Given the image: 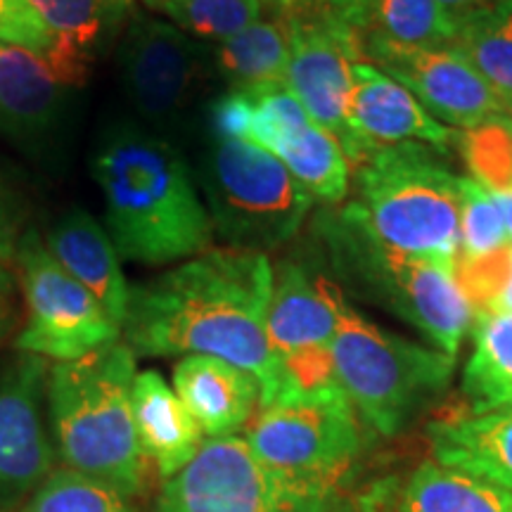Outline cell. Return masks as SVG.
<instances>
[{
    "label": "cell",
    "instance_id": "cb8c5ba5",
    "mask_svg": "<svg viewBox=\"0 0 512 512\" xmlns=\"http://www.w3.org/2000/svg\"><path fill=\"white\" fill-rule=\"evenodd\" d=\"M475 347L463 370L467 413L512 408V309L475 318Z\"/></svg>",
    "mask_w": 512,
    "mask_h": 512
},
{
    "label": "cell",
    "instance_id": "f1b7e54d",
    "mask_svg": "<svg viewBox=\"0 0 512 512\" xmlns=\"http://www.w3.org/2000/svg\"><path fill=\"white\" fill-rule=\"evenodd\" d=\"M280 0H162L164 12L183 34L200 41H228L278 12Z\"/></svg>",
    "mask_w": 512,
    "mask_h": 512
},
{
    "label": "cell",
    "instance_id": "e0dca14e",
    "mask_svg": "<svg viewBox=\"0 0 512 512\" xmlns=\"http://www.w3.org/2000/svg\"><path fill=\"white\" fill-rule=\"evenodd\" d=\"M29 5L53 36L46 60L67 86L86 79L88 67L133 15L131 0H29Z\"/></svg>",
    "mask_w": 512,
    "mask_h": 512
},
{
    "label": "cell",
    "instance_id": "ffe728a7",
    "mask_svg": "<svg viewBox=\"0 0 512 512\" xmlns=\"http://www.w3.org/2000/svg\"><path fill=\"white\" fill-rule=\"evenodd\" d=\"M46 247L57 264L79 280L121 328L131 287L126 283L119 254L107 230L88 211L69 209L48 230Z\"/></svg>",
    "mask_w": 512,
    "mask_h": 512
},
{
    "label": "cell",
    "instance_id": "4dcf8cb0",
    "mask_svg": "<svg viewBox=\"0 0 512 512\" xmlns=\"http://www.w3.org/2000/svg\"><path fill=\"white\" fill-rule=\"evenodd\" d=\"M472 178L491 195H512V119L494 117L456 136Z\"/></svg>",
    "mask_w": 512,
    "mask_h": 512
},
{
    "label": "cell",
    "instance_id": "6da1fadb",
    "mask_svg": "<svg viewBox=\"0 0 512 512\" xmlns=\"http://www.w3.org/2000/svg\"><path fill=\"white\" fill-rule=\"evenodd\" d=\"M273 266L264 252L219 247L131 287L121 335L140 356H216L259 382V408L285 394L268 342Z\"/></svg>",
    "mask_w": 512,
    "mask_h": 512
},
{
    "label": "cell",
    "instance_id": "ac0fdd59",
    "mask_svg": "<svg viewBox=\"0 0 512 512\" xmlns=\"http://www.w3.org/2000/svg\"><path fill=\"white\" fill-rule=\"evenodd\" d=\"M67 88L46 57L0 41V136L22 145L48 138Z\"/></svg>",
    "mask_w": 512,
    "mask_h": 512
},
{
    "label": "cell",
    "instance_id": "9c48e42d",
    "mask_svg": "<svg viewBox=\"0 0 512 512\" xmlns=\"http://www.w3.org/2000/svg\"><path fill=\"white\" fill-rule=\"evenodd\" d=\"M245 439L254 456L275 472L344 486L361 456L363 432L354 403L339 384H330L259 408Z\"/></svg>",
    "mask_w": 512,
    "mask_h": 512
},
{
    "label": "cell",
    "instance_id": "5b68a950",
    "mask_svg": "<svg viewBox=\"0 0 512 512\" xmlns=\"http://www.w3.org/2000/svg\"><path fill=\"white\" fill-rule=\"evenodd\" d=\"M458 178L430 147L384 145L356 164V188L342 214L370 238L411 254L456 259Z\"/></svg>",
    "mask_w": 512,
    "mask_h": 512
},
{
    "label": "cell",
    "instance_id": "d4e9b609",
    "mask_svg": "<svg viewBox=\"0 0 512 512\" xmlns=\"http://www.w3.org/2000/svg\"><path fill=\"white\" fill-rule=\"evenodd\" d=\"M396 512H512V491L427 460L413 472Z\"/></svg>",
    "mask_w": 512,
    "mask_h": 512
},
{
    "label": "cell",
    "instance_id": "8992f818",
    "mask_svg": "<svg viewBox=\"0 0 512 512\" xmlns=\"http://www.w3.org/2000/svg\"><path fill=\"white\" fill-rule=\"evenodd\" d=\"M332 368L358 418L392 437L422 403L444 392L456 358L380 328L344 299L332 339Z\"/></svg>",
    "mask_w": 512,
    "mask_h": 512
},
{
    "label": "cell",
    "instance_id": "5bb4252c",
    "mask_svg": "<svg viewBox=\"0 0 512 512\" xmlns=\"http://www.w3.org/2000/svg\"><path fill=\"white\" fill-rule=\"evenodd\" d=\"M363 60L373 62L411 91L422 107L444 126L467 131L501 117L505 100L456 46L403 48L361 38Z\"/></svg>",
    "mask_w": 512,
    "mask_h": 512
},
{
    "label": "cell",
    "instance_id": "7c38bea8",
    "mask_svg": "<svg viewBox=\"0 0 512 512\" xmlns=\"http://www.w3.org/2000/svg\"><path fill=\"white\" fill-rule=\"evenodd\" d=\"M342 304V290L304 261L287 259L273 268L266 328L285 373L287 387L280 399L339 384L332 368V339Z\"/></svg>",
    "mask_w": 512,
    "mask_h": 512
},
{
    "label": "cell",
    "instance_id": "f35d334b",
    "mask_svg": "<svg viewBox=\"0 0 512 512\" xmlns=\"http://www.w3.org/2000/svg\"><path fill=\"white\" fill-rule=\"evenodd\" d=\"M503 309H512V273H510L508 290H505V294H503V304H501V309H498V311H503Z\"/></svg>",
    "mask_w": 512,
    "mask_h": 512
},
{
    "label": "cell",
    "instance_id": "603a6c76",
    "mask_svg": "<svg viewBox=\"0 0 512 512\" xmlns=\"http://www.w3.org/2000/svg\"><path fill=\"white\" fill-rule=\"evenodd\" d=\"M290 62V38L280 12L261 19L214 46V67L230 91L256 93L285 83Z\"/></svg>",
    "mask_w": 512,
    "mask_h": 512
},
{
    "label": "cell",
    "instance_id": "4fadbf2b",
    "mask_svg": "<svg viewBox=\"0 0 512 512\" xmlns=\"http://www.w3.org/2000/svg\"><path fill=\"white\" fill-rule=\"evenodd\" d=\"M121 86L150 131L169 128L188 110L200 76V50L174 24L131 15L117 46Z\"/></svg>",
    "mask_w": 512,
    "mask_h": 512
},
{
    "label": "cell",
    "instance_id": "83f0119b",
    "mask_svg": "<svg viewBox=\"0 0 512 512\" xmlns=\"http://www.w3.org/2000/svg\"><path fill=\"white\" fill-rule=\"evenodd\" d=\"M458 22L437 0H373L361 38L403 48L453 46Z\"/></svg>",
    "mask_w": 512,
    "mask_h": 512
},
{
    "label": "cell",
    "instance_id": "2e32d148",
    "mask_svg": "<svg viewBox=\"0 0 512 512\" xmlns=\"http://www.w3.org/2000/svg\"><path fill=\"white\" fill-rule=\"evenodd\" d=\"M347 121L358 152L354 166L377 147L425 143L446 150L458 136L434 119L406 86L368 60H358L351 67Z\"/></svg>",
    "mask_w": 512,
    "mask_h": 512
},
{
    "label": "cell",
    "instance_id": "8fae6325",
    "mask_svg": "<svg viewBox=\"0 0 512 512\" xmlns=\"http://www.w3.org/2000/svg\"><path fill=\"white\" fill-rule=\"evenodd\" d=\"M15 261L27 299V325L15 342L19 351L62 363L119 342V325L79 280L57 264L34 228L19 238Z\"/></svg>",
    "mask_w": 512,
    "mask_h": 512
},
{
    "label": "cell",
    "instance_id": "3957f363",
    "mask_svg": "<svg viewBox=\"0 0 512 512\" xmlns=\"http://www.w3.org/2000/svg\"><path fill=\"white\" fill-rule=\"evenodd\" d=\"M136 354L114 342L50 370L48 415L57 456L69 470L102 479L126 496L143 489V451L133 422Z\"/></svg>",
    "mask_w": 512,
    "mask_h": 512
},
{
    "label": "cell",
    "instance_id": "1f68e13d",
    "mask_svg": "<svg viewBox=\"0 0 512 512\" xmlns=\"http://www.w3.org/2000/svg\"><path fill=\"white\" fill-rule=\"evenodd\" d=\"M460 247L456 261H475L512 245L496 197L472 176L458 178Z\"/></svg>",
    "mask_w": 512,
    "mask_h": 512
},
{
    "label": "cell",
    "instance_id": "ab89813d",
    "mask_svg": "<svg viewBox=\"0 0 512 512\" xmlns=\"http://www.w3.org/2000/svg\"><path fill=\"white\" fill-rule=\"evenodd\" d=\"M8 285H10V273L8 268L3 266V261H0V290H5Z\"/></svg>",
    "mask_w": 512,
    "mask_h": 512
},
{
    "label": "cell",
    "instance_id": "9a60e30c",
    "mask_svg": "<svg viewBox=\"0 0 512 512\" xmlns=\"http://www.w3.org/2000/svg\"><path fill=\"white\" fill-rule=\"evenodd\" d=\"M46 358L19 351L0 368V512H17L53 475V444L43 427Z\"/></svg>",
    "mask_w": 512,
    "mask_h": 512
},
{
    "label": "cell",
    "instance_id": "484cf974",
    "mask_svg": "<svg viewBox=\"0 0 512 512\" xmlns=\"http://www.w3.org/2000/svg\"><path fill=\"white\" fill-rule=\"evenodd\" d=\"M285 169L311 192V197L335 204L344 202L351 185V164L342 145L328 131L309 124L285 133L271 150Z\"/></svg>",
    "mask_w": 512,
    "mask_h": 512
},
{
    "label": "cell",
    "instance_id": "8d00e7d4",
    "mask_svg": "<svg viewBox=\"0 0 512 512\" xmlns=\"http://www.w3.org/2000/svg\"><path fill=\"white\" fill-rule=\"evenodd\" d=\"M494 197H496L498 207H501L505 228H508V235H510V242H512V195H494Z\"/></svg>",
    "mask_w": 512,
    "mask_h": 512
},
{
    "label": "cell",
    "instance_id": "74e56055",
    "mask_svg": "<svg viewBox=\"0 0 512 512\" xmlns=\"http://www.w3.org/2000/svg\"><path fill=\"white\" fill-rule=\"evenodd\" d=\"M10 330V306L5 302V294L0 290V342H3V337L8 335Z\"/></svg>",
    "mask_w": 512,
    "mask_h": 512
},
{
    "label": "cell",
    "instance_id": "277c9868",
    "mask_svg": "<svg viewBox=\"0 0 512 512\" xmlns=\"http://www.w3.org/2000/svg\"><path fill=\"white\" fill-rule=\"evenodd\" d=\"M316 235L344 285L406 320L441 354L458 356L475 311L458 283L456 259L384 245L342 211L320 216Z\"/></svg>",
    "mask_w": 512,
    "mask_h": 512
},
{
    "label": "cell",
    "instance_id": "d590c367",
    "mask_svg": "<svg viewBox=\"0 0 512 512\" xmlns=\"http://www.w3.org/2000/svg\"><path fill=\"white\" fill-rule=\"evenodd\" d=\"M437 3H439L441 8H444L453 19H460V17L470 15V12H475V10L489 8V5L505 3V0H437Z\"/></svg>",
    "mask_w": 512,
    "mask_h": 512
},
{
    "label": "cell",
    "instance_id": "7402d4cb",
    "mask_svg": "<svg viewBox=\"0 0 512 512\" xmlns=\"http://www.w3.org/2000/svg\"><path fill=\"white\" fill-rule=\"evenodd\" d=\"M427 432L434 463L512 491V408L451 415Z\"/></svg>",
    "mask_w": 512,
    "mask_h": 512
},
{
    "label": "cell",
    "instance_id": "836d02e7",
    "mask_svg": "<svg viewBox=\"0 0 512 512\" xmlns=\"http://www.w3.org/2000/svg\"><path fill=\"white\" fill-rule=\"evenodd\" d=\"M22 214H19V202L15 192L5 178L0 176V261L15 259L17 242L22 238Z\"/></svg>",
    "mask_w": 512,
    "mask_h": 512
},
{
    "label": "cell",
    "instance_id": "60d3db41",
    "mask_svg": "<svg viewBox=\"0 0 512 512\" xmlns=\"http://www.w3.org/2000/svg\"><path fill=\"white\" fill-rule=\"evenodd\" d=\"M143 3L147 5V8H152V10H155V8H157V5H159V3H162V0H143Z\"/></svg>",
    "mask_w": 512,
    "mask_h": 512
},
{
    "label": "cell",
    "instance_id": "7a4b0ae2",
    "mask_svg": "<svg viewBox=\"0 0 512 512\" xmlns=\"http://www.w3.org/2000/svg\"><path fill=\"white\" fill-rule=\"evenodd\" d=\"M105 230L121 259L164 266L207 252L214 228L181 152L136 124L110 128L93 157Z\"/></svg>",
    "mask_w": 512,
    "mask_h": 512
},
{
    "label": "cell",
    "instance_id": "d6986e66",
    "mask_svg": "<svg viewBox=\"0 0 512 512\" xmlns=\"http://www.w3.org/2000/svg\"><path fill=\"white\" fill-rule=\"evenodd\" d=\"M174 389L209 439L235 437L259 406V382L216 356H183L174 368Z\"/></svg>",
    "mask_w": 512,
    "mask_h": 512
},
{
    "label": "cell",
    "instance_id": "52a82bcc",
    "mask_svg": "<svg viewBox=\"0 0 512 512\" xmlns=\"http://www.w3.org/2000/svg\"><path fill=\"white\" fill-rule=\"evenodd\" d=\"M200 183L211 228L226 247L271 252L304 226L311 192L271 152L235 138H216L204 152Z\"/></svg>",
    "mask_w": 512,
    "mask_h": 512
},
{
    "label": "cell",
    "instance_id": "4316f807",
    "mask_svg": "<svg viewBox=\"0 0 512 512\" xmlns=\"http://www.w3.org/2000/svg\"><path fill=\"white\" fill-rule=\"evenodd\" d=\"M456 46L503 100H512V0L456 19Z\"/></svg>",
    "mask_w": 512,
    "mask_h": 512
},
{
    "label": "cell",
    "instance_id": "e575fe53",
    "mask_svg": "<svg viewBox=\"0 0 512 512\" xmlns=\"http://www.w3.org/2000/svg\"><path fill=\"white\" fill-rule=\"evenodd\" d=\"M323 3L330 5V8L335 10L337 15L349 24V27H354L358 34H361L373 0H323Z\"/></svg>",
    "mask_w": 512,
    "mask_h": 512
},
{
    "label": "cell",
    "instance_id": "d6a6232c",
    "mask_svg": "<svg viewBox=\"0 0 512 512\" xmlns=\"http://www.w3.org/2000/svg\"><path fill=\"white\" fill-rule=\"evenodd\" d=\"M0 41L46 57L53 36L29 0H0Z\"/></svg>",
    "mask_w": 512,
    "mask_h": 512
},
{
    "label": "cell",
    "instance_id": "ba28073f",
    "mask_svg": "<svg viewBox=\"0 0 512 512\" xmlns=\"http://www.w3.org/2000/svg\"><path fill=\"white\" fill-rule=\"evenodd\" d=\"M155 512H358L344 486L287 477L261 463L242 437L207 439L166 479Z\"/></svg>",
    "mask_w": 512,
    "mask_h": 512
},
{
    "label": "cell",
    "instance_id": "44dd1931",
    "mask_svg": "<svg viewBox=\"0 0 512 512\" xmlns=\"http://www.w3.org/2000/svg\"><path fill=\"white\" fill-rule=\"evenodd\" d=\"M133 422L143 458L152 460L159 475L171 479L195 458L204 444L202 430L176 389L157 370H143L133 382Z\"/></svg>",
    "mask_w": 512,
    "mask_h": 512
},
{
    "label": "cell",
    "instance_id": "30bf717a",
    "mask_svg": "<svg viewBox=\"0 0 512 512\" xmlns=\"http://www.w3.org/2000/svg\"><path fill=\"white\" fill-rule=\"evenodd\" d=\"M290 38L285 83L316 126L342 145L356 162V140L347 121L351 67L363 60L361 34L323 0H280Z\"/></svg>",
    "mask_w": 512,
    "mask_h": 512
},
{
    "label": "cell",
    "instance_id": "f546056e",
    "mask_svg": "<svg viewBox=\"0 0 512 512\" xmlns=\"http://www.w3.org/2000/svg\"><path fill=\"white\" fill-rule=\"evenodd\" d=\"M22 512H138L131 496L102 479L57 470L29 498Z\"/></svg>",
    "mask_w": 512,
    "mask_h": 512
},
{
    "label": "cell",
    "instance_id": "b9f144b4",
    "mask_svg": "<svg viewBox=\"0 0 512 512\" xmlns=\"http://www.w3.org/2000/svg\"><path fill=\"white\" fill-rule=\"evenodd\" d=\"M505 112H508V117L512 119V100H505Z\"/></svg>",
    "mask_w": 512,
    "mask_h": 512
}]
</instances>
